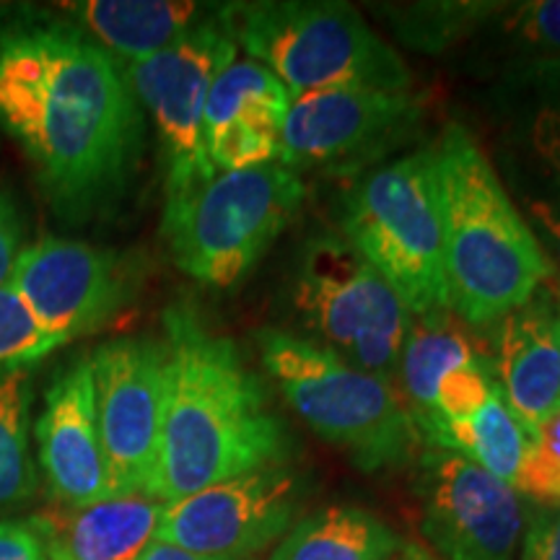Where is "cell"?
Returning a JSON list of instances; mask_svg holds the SVG:
<instances>
[{
	"label": "cell",
	"mask_w": 560,
	"mask_h": 560,
	"mask_svg": "<svg viewBox=\"0 0 560 560\" xmlns=\"http://www.w3.org/2000/svg\"><path fill=\"white\" fill-rule=\"evenodd\" d=\"M0 125L73 223L122 200L143 143L140 102L120 60L60 24L0 32Z\"/></svg>",
	"instance_id": "obj_1"
},
{
	"label": "cell",
	"mask_w": 560,
	"mask_h": 560,
	"mask_svg": "<svg viewBox=\"0 0 560 560\" xmlns=\"http://www.w3.org/2000/svg\"><path fill=\"white\" fill-rule=\"evenodd\" d=\"M164 410L151 499L174 503L236 475L280 465L289 436L234 340L198 312L164 314Z\"/></svg>",
	"instance_id": "obj_2"
},
{
	"label": "cell",
	"mask_w": 560,
	"mask_h": 560,
	"mask_svg": "<svg viewBox=\"0 0 560 560\" xmlns=\"http://www.w3.org/2000/svg\"><path fill=\"white\" fill-rule=\"evenodd\" d=\"M431 159L450 310L467 325H495L540 293L552 265L470 130L450 125L431 145Z\"/></svg>",
	"instance_id": "obj_3"
},
{
	"label": "cell",
	"mask_w": 560,
	"mask_h": 560,
	"mask_svg": "<svg viewBox=\"0 0 560 560\" xmlns=\"http://www.w3.org/2000/svg\"><path fill=\"white\" fill-rule=\"evenodd\" d=\"M236 47L262 62L291 100L327 89L410 91L405 60L340 0H257L221 5Z\"/></svg>",
	"instance_id": "obj_4"
},
{
	"label": "cell",
	"mask_w": 560,
	"mask_h": 560,
	"mask_svg": "<svg viewBox=\"0 0 560 560\" xmlns=\"http://www.w3.org/2000/svg\"><path fill=\"white\" fill-rule=\"evenodd\" d=\"M257 348L296 416L361 470L402 465L423 441L405 397L384 376L353 366L322 342L276 327L257 332Z\"/></svg>",
	"instance_id": "obj_5"
},
{
	"label": "cell",
	"mask_w": 560,
	"mask_h": 560,
	"mask_svg": "<svg viewBox=\"0 0 560 560\" xmlns=\"http://www.w3.org/2000/svg\"><path fill=\"white\" fill-rule=\"evenodd\" d=\"M304 195V179L280 161L215 172L195 190L166 200L161 234L172 262L210 289L240 283L291 226Z\"/></svg>",
	"instance_id": "obj_6"
},
{
	"label": "cell",
	"mask_w": 560,
	"mask_h": 560,
	"mask_svg": "<svg viewBox=\"0 0 560 560\" xmlns=\"http://www.w3.org/2000/svg\"><path fill=\"white\" fill-rule=\"evenodd\" d=\"M340 229L412 317L450 310L444 221L431 149L376 166L355 182L342 195Z\"/></svg>",
	"instance_id": "obj_7"
},
{
	"label": "cell",
	"mask_w": 560,
	"mask_h": 560,
	"mask_svg": "<svg viewBox=\"0 0 560 560\" xmlns=\"http://www.w3.org/2000/svg\"><path fill=\"white\" fill-rule=\"evenodd\" d=\"M293 306L322 346L353 366L387 380L400 363L412 314L342 234H319L304 244Z\"/></svg>",
	"instance_id": "obj_8"
},
{
	"label": "cell",
	"mask_w": 560,
	"mask_h": 560,
	"mask_svg": "<svg viewBox=\"0 0 560 560\" xmlns=\"http://www.w3.org/2000/svg\"><path fill=\"white\" fill-rule=\"evenodd\" d=\"M236 52L240 47L223 26L221 5H215L170 50L122 66L132 94L156 125L166 200L215 177L206 151V104L213 81L236 60Z\"/></svg>",
	"instance_id": "obj_9"
},
{
	"label": "cell",
	"mask_w": 560,
	"mask_h": 560,
	"mask_svg": "<svg viewBox=\"0 0 560 560\" xmlns=\"http://www.w3.org/2000/svg\"><path fill=\"white\" fill-rule=\"evenodd\" d=\"M423 104L412 91L327 89L291 100L278 161L291 172H359L418 130Z\"/></svg>",
	"instance_id": "obj_10"
},
{
	"label": "cell",
	"mask_w": 560,
	"mask_h": 560,
	"mask_svg": "<svg viewBox=\"0 0 560 560\" xmlns=\"http://www.w3.org/2000/svg\"><path fill=\"white\" fill-rule=\"evenodd\" d=\"M299 499L296 472L283 465L260 467L164 503L156 542L198 556L244 560L289 535Z\"/></svg>",
	"instance_id": "obj_11"
},
{
	"label": "cell",
	"mask_w": 560,
	"mask_h": 560,
	"mask_svg": "<svg viewBox=\"0 0 560 560\" xmlns=\"http://www.w3.org/2000/svg\"><path fill=\"white\" fill-rule=\"evenodd\" d=\"M9 285L60 346L102 330L136 293L130 262L86 242L42 240L21 249Z\"/></svg>",
	"instance_id": "obj_12"
},
{
	"label": "cell",
	"mask_w": 560,
	"mask_h": 560,
	"mask_svg": "<svg viewBox=\"0 0 560 560\" xmlns=\"http://www.w3.org/2000/svg\"><path fill=\"white\" fill-rule=\"evenodd\" d=\"M96 423L112 495L149 493L164 410V346L120 338L91 353Z\"/></svg>",
	"instance_id": "obj_13"
},
{
	"label": "cell",
	"mask_w": 560,
	"mask_h": 560,
	"mask_svg": "<svg viewBox=\"0 0 560 560\" xmlns=\"http://www.w3.org/2000/svg\"><path fill=\"white\" fill-rule=\"evenodd\" d=\"M420 532L446 560H514L524 506L514 486L462 454L431 450L423 457Z\"/></svg>",
	"instance_id": "obj_14"
},
{
	"label": "cell",
	"mask_w": 560,
	"mask_h": 560,
	"mask_svg": "<svg viewBox=\"0 0 560 560\" xmlns=\"http://www.w3.org/2000/svg\"><path fill=\"white\" fill-rule=\"evenodd\" d=\"M34 436L42 472L62 506L83 509L115 499L96 423L91 355L75 359L47 389Z\"/></svg>",
	"instance_id": "obj_15"
},
{
	"label": "cell",
	"mask_w": 560,
	"mask_h": 560,
	"mask_svg": "<svg viewBox=\"0 0 560 560\" xmlns=\"http://www.w3.org/2000/svg\"><path fill=\"white\" fill-rule=\"evenodd\" d=\"M291 94L257 60H234L213 81L206 104V151L215 172L278 161Z\"/></svg>",
	"instance_id": "obj_16"
},
{
	"label": "cell",
	"mask_w": 560,
	"mask_h": 560,
	"mask_svg": "<svg viewBox=\"0 0 560 560\" xmlns=\"http://www.w3.org/2000/svg\"><path fill=\"white\" fill-rule=\"evenodd\" d=\"M493 371L527 436L560 410V314L550 296L535 293L495 322Z\"/></svg>",
	"instance_id": "obj_17"
},
{
	"label": "cell",
	"mask_w": 560,
	"mask_h": 560,
	"mask_svg": "<svg viewBox=\"0 0 560 560\" xmlns=\"http://www.w3.org/2000/svg\"><path fill=\"white\" fill-rule=\"evenodd\" d=\"M164 503L132 493L83 509L32 516L45 540L47 560H138L151 542Z\"/></svg>",
	"instance_id": "obj_18"
},
{
	"label": "cell",
	"mask_w": 560,
	"mask_h": 560,
	"mask_svg": "<svg viewBox=\"0 0 560 560\" xmlns=\"http://www.w3.org/2000/svg\"><path fill=\"white\" fill-rule=\"evenodd\" d=\"M66 9L81 21L83 34L112 58L138 62L177 45L215 5L187 0H83Z\"/></svg>",
	"instance_id": "obj_19"
},
{
	"label": "cell",
	"mask_w": 560,
	"mask_h": 560,
	"mask_svg": "<svg viewBox=\"0 0 560 560\" xmlns=\"http://www.w3.org/2000/svg\"><path fill=\"white\" fill-rule=\"evenodd\" d=\"M490 37L501 73L516 83H560V0L503 3L478 32Z\"/></svg>",
	"instance_id": "obj_20"
},
{
	"label": "cell",
	"mask_w": 560,
	"mask_h": 560,
	"mask_svg": "<svg viewBox=\"0 0 560 560\" xmlns=\"http://www.w3.org/2000/svg\"><path fill=\"white\" fill-rule=\"evenodd\" d=\"M470 335L452 310L418 314L410 319L400 353L402 397L416 418V425H425L436 418V389L446 371L478 359Z\"/></svg>",
	"instance_id": "obj_21"
},
{
	"label": "cell",
	"mask_w": 560,
	"mask_h": 560,
	"mask_svg": "<svg viewBox=\"0 0 560 560\" xmlns=\"http://www.w3.org/2000/svg\"><path fill=\"white\" fill-rule=\"evenodd\" d=\"M400 537L359 506H330L293 524L270 560H389Z\"/></svg>",
	"instance_id": "obj_22"
},
{
	"label": "cell",
	"mask_w": 560,
	"mask_h": 560,
	"mask_svg": "<svg viewBox=\"0 0 560 560\" xmlns=\"http://www.w3.org/2000/svg\"><path fill=\"white\" fill-rule=\"evenodd\" d=\"M420 439L429 441L431 450L462 454L509 486H514L524 452H527V431L503 402L501 387L470 418L431 420L420 429Z\"/></svg>",
	"instance_id": "obj_23"
},
{
	"label": "cell",
	"mask_w": 560,
	"mask_h": 560,
	"mask_svg": "<svg viewBox=\"0 0 560 560\" xmlns=\"http://www.w3.org/2000/svg\"><path fill=\"white\" fill-rule=\"evenodd\" d=\"M501 5L482 3V0H431V3L380 5V13L405 45L433 55L478 34Z\"/></svg>",
	"instance_id": "obj_24"
},
{
	"label": "cell",
	"mask_w": 560,
	"mask_h": 560,
	"mask_svg": "<svg viewBox=\"0 0 560 560\" xmlns=\"http://www.w3.org/2000/svg\"><path fill=\"white\" fill-rule=\"evenodd\" d=\"M32 366L0 374V506L32 499L37 470L30 454Z\"/></svg>",
	"instance_id": "obj_25"
},
{
	"label": "cell",
	"mask_w": 560,
	"mask_h": 560,
	"mask_svg": "<svg viewBox=\"0 0 560 560\" xmlns=\"http://www.w3.org/2000/svg\"><path fill=\"white\" fill-rule=\"evenodd\" d=\"M514 490L545 509L560 506V410L545 418L527 436V452L516 472Z\"/></svg>",
	"instance_id": "obj_26"
},
{
	"label": "cell",
	"mask_w": 560,
	"mask_h": 560,
	"mask_svg": "<svg viewBox=\"0 0 560 560\" xmlns=\"http://www.w3.org/2000/svg\"><path fill=\"white\" fill-rule=\"evenodd\" d=\"M55 348H60V342L34 322L16 291L11 285L0 289V374L34 366Z\"/></svg>",
	"instance_id": "obj_27"
},
{
	"label": "cell",
	"mask_w": 560,
	"mask_h": 560,
	"mask_svg": "<svg viewBox=\"0 0 560 560\" xmlns=\"http://www.w3.org/2000/svg\"><path fill=\"white\" fill-rule=\"evenodd\" d=\"M499 389L493 363L478 355L475 361L462 363L446 371L436 389V418L433 420H462L478 412L488 397ZM431 423V420H429ZM425 423V425H429ZM423 429V425H420Z\"/></svg>",
	"instance_id": "obj_28"
},
{
	"label": "cell",
	"mask_w": 560,
	"mask_h": 560,
	"mask_svg": "<svg viewBox=\"0 0 560 560\" xmlns=\"http://www.w3.org/2000/svg\"><path fill=\"white\" fill-rule=\"evenodd\" d=\"M529 149L535 159L548 170L560 187V107L558 104H542L532 115L529 128Z\"/></svg>",
	"instance_id": "obj_29"
},
{
	"label": "cell",
	"mask_w": 560,
	"mask_h": 560,
	"mask_svg": "<svg viewBox=\"0 0 560 560\" xmlns=\"http://www.w3.org/2000/svg\"><path fill=\"white\" fill-rule=\"evenodd\" d=\"M0 560H47L45 540L32 520L0 522Z\"/></svg>",
	"instance_id": "obj_30"
},
{
	"label": "cell",
	"mask_w": 560,
	"mask_h": 560,
	"mask_svg": "<svg viewBox=\"0 0 560 560\" xmlns=\"http://www.w3.org/2000/svg\"><path fill=\"white\" fill-rule=\"evenodd\" d=\"M522 560H560V506L542 509L532 520Z\"/></svg>",
	"instance_id": "obj_31"
},
{
	"label": "cell",
	"mask_w": 560,
	"mask_h": 560,
	"mask_svg": "<svg viewBox=\"0 0 560 560\" xmlns=\"http://www.w3.org/2000/svg\"><path fill=\"white\" fill-rule=\"evenodd\" d=\"M529 229L535 231L537 242L548 249V260L552 257L560 265V198H532L527 200Z\"/></svg>",
	"instance_id": "obj_32"
},
{
	"label": "cell",
	"mask_w": 560,
	"mask_h": 560,
	"mask_svg": "<svg viewBox=\"0 0 560 560\" xmlns=\"http://www.w3.org/2000/svg\"><path fill=\"white\" fill-rule=\"evenodd\" d=\"M21 236H24V229H21L19 210L13 206V200L3 195L0 198V289L9 285L13 268L19 262Z\"/></svg>",
	"instance_id": "obj_33"
},
{
	"label": "cell",
	"mask_w": 560,
	"mask_h": 560,
	"mask_svg": "<svg viewBox=\"0 0 560 560\" xmlns=\"http://www.w3.org/2000/svg\"><path fill=\"white\" fill-rule=\"evenodd\" d=\"M138 560H231V558H215V556H198V552H187L174 548V545L164 542H151L149 548L143 550V556Z\"/></svg>",
	"instance_id": "obj_34"
},
{
	"label": "cell",
	"mask_w": 560,
	"mask_h": 560,
	"mask_svg": "<svg viewBox=\"0 0 560 560\" xmlns=\"http://www.w3.org/2000/svg\"><path fill=\"white\" fill-rule=\"evenodd\" d=\"M395 560H441V558L433 556L431 550L420 548V545H416V542H408L395 552Z\"/></svg>",
	"instance_id": "obj_35"
},
{
	"label": "cell",
	"mask_w": 560,
	"mask_h": 560,
	"mask_svg": "<svg viewBox=\"0 0 560 560\" xmlns=\"http://www.w3.org/2000/svg\"><path fill=\"white\" fill-rule=\"evenodd\" d=\"M558 314H560V304H558Z\"/></svg>",
	"instance_id": "obj_36"
}]
</instances>
